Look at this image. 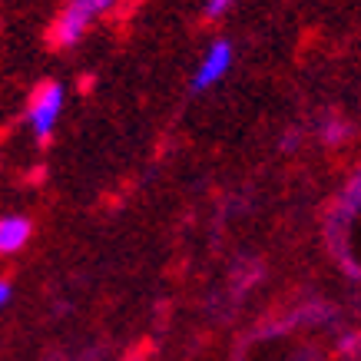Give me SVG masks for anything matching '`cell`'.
I'll list each match as a JSON object with an SVG mask.
<instances>
[{"mask_svg":"<svg viewBox=\"0 0 361 361\" xmlns=\"http://www.w3.org/2000/svg\"><path fill=\"white\" fill-rule=\"evenodd\" d=\"M120 0H66V7L60 11L54 23V44L56 47H77L93 23L110 13Z\"/></svg>","mask_w":361,"mask_h":361,"instance_id":"6da1fadb","label":"cell"},{"mask_svg":"<svg viewBox=\"0 0 361 361\" xmlns=\"http://www.w3.org/2000/svg\"><path fill=\"white\" fill-rule=\"evenodd\" d=\"M63 87L60 83H40V87L33 90V99L30 106H27V123H30V133L37 136L40 142H47L54 136L56 130V120H60V113H63Z\"/></svg>","mask_w":361,"mask_h":361,"instance_id":"7a4b0ae2","label":"cell"},{"mask_svg":"<svg viewBox=\"0 0 361 361\" xmlns=\"http://www.w3.org/2000/svg\"><path fill=\"white\" fill-rule=\"evenodd\" d=\"M232 63H235V47H232L229 37H219L206 47V54L199 56L196 70H192V93H202V90H212L219 80L229 77Z\"/></svg>","mask_w":361,"mask_h":361,"instance_id":"3957f363","label":"cell"},{"mask_svg":"<svg viewBox=\"0 0 361 361\" xmlns=\"http://www.w3.org/2000/svg\"><path fill=\"white\" fill-rule=\"evenodd\" d=\"M33 235V222L27 216H4L0 219V255L20 252Z\"/></svg>","mask_w":361,"mask_h":361,"instance_id":"277c9868","label":"cell"},{"mask_svg":"<svg viewBox=\"0 0 361 361\" xmlns=\"http://www.w3.org/2000/svg\"><path fill=\"white\" fill-rule=\"evenodd\" d=\"M232 7H235V0H206V7H202V11H206L209 20H219V17H226Z\"/></svg>","mask_w":361,"mask_h":361,"instance_id":"5b68a950","label":"cell"},{"mask_svg":"<svg viewBox=\"0 0 361 361\" xmlns=\"http://www.w3.org/2000/svg\"><path fill=\"white\" fill-rule=\"evenodd\" d=\"M11 298H13V285L7 279H0V312L11 305Z\"/></svg>","mask_w":361,"mask_h":361,"instance_id":"8992f818","label":"cell"}]
</instances>
